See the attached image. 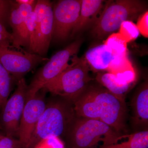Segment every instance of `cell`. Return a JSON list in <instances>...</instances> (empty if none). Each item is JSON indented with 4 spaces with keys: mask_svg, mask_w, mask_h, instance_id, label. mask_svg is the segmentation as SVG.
Segmentation results:
<instances>
[{
    "mask_svg": "<svg viewBox=\"0 0 148 148\" xmlns=\"http://www.w3.org/2000/svg\"><path fill=\"white\" fill-rule=\"evenodd\" d=\"M73 105L77 117L100 121L120 134L126 131L127 110L125 99L101 85H88Z\"/></svg>",
    "mask_w": 148,
    "mask_h": 148,
    "instance_id": "1",
    "label": "cell"
},
{
    "mask_svg": "<svg viewBox=\"0 0 148 148\" xmlns=\"http://www.w3.org/2000/svg\"><path fill=\"white\" fill-rule=\"evenodd\" d=\"M97 120L76 116L64 137L69 148H100L127 138Z\"/></svg>",
    "mask_w": 148,
    "mask_h": 148,
    "instance_id": "2",
    "label": "cell"
},
{
    "mask_svg": "<svg viewBox=\"0 0 148 148\" xmlns=\"http://www.w3.org/2000/svg\"><path fill=\"white\" fill-rule=\"evenodd\" d=\"M76 117L73 103L64 98L47 105L27 148H35L51 137L64 138Z\"/></svg>",
    "mask_w": 148,
    "mask_h": 148,
    "instance_id": "3",
    "label": "cell"
},
{
    "mask_svg": "<svg viewBox=\"0 0 148 148\" xmlns=\"http://www.w3.org/2000/svg\"><path fill=\"white\" fill-rule=\"evenodd\" d=\"M71 60V64L42 89L73 103L93 79L90 76V68L84 58H79L76 54Z\"/></svg>",
    "mask_w": 148,
    "mask_h": 148,
    "instance_id": "4",
    "label": "cell"
},
{
    "mask_svg": "<svg viewBox=\"0 0 148 148\" xmlns=\"http://www.w3.org/2000/svg\"><path fill=\"white\" fill-rule=\"evenodd\" d=\"M146 2L140 0H117L106 2L104 9L91 33L98 39L119 29L123 22L134 21L146 11Z\"/></svg>",
    "mask_w": 148,
    "mask_h": 148,
    "instance_id": "5",
    "label": "cell"
},
{
    "mask_svg": "<svg viewBox=\"0 0 148 148\" xmlns=\"http://www.w3.org/2000/svg\"><path fill=\"white\" fill-rule=\"evenodd\" d=\"M82 40H76L49 59L46 64L37 73L28 86L27 99L34 96L43 86L57 77L69 65V61L78 52Z\"/></svg>",
    "mask_w": 148,
    "mask_h": 148,
    "instance_id": "6",
    "label": "cell"
},
{
    "mask_svg": "<svg viewBox=\"0 0 148 148\" xmlns=\"http://www.w3.org/2000/svg\"><path fill=\"white\" fill-rule=\"evenodd\" d=\"M82 0H60L52 5V40L61 42L71 34L79 16Z\"/></svg>",
    "mask_w": 148,
    "mask_h": 148,
    "instance_id": "7",
    "label": "cell"
},
{
    "mask_svg": "<svg viewBox=\"0 0 148 148\" xmlns=\"http://www.w3.org/2000/svg\"><path fill=\"white\" fill-rule=\"evenodd\" d=\"M16 84L15 91L2 109L1 124L6 136H18V127L27 100L28 90L25 79L22 78Z\"/></svg>",
    "mask_w": 148,
    "mask_h": 148,
    "instance_id": "8",
    "label": "cell"
},
{
    "mask_svg": "<svg viewBox=\"0 0 148 148\" xmlns=\"http://www.w3.org/2000/svg\"><path fill=\"white\" fill-rule=\"evenodd\" d=\"M48 60L35 53L0 46V63L16 82L38 65Z\"/></svg>",
    "mask_w": 148,
    "mask_h": 148,
    "instance_id": "9",
    "label": "cell"
},
{
    "mask_svg": "<svg viewBox=\"0 0 148 148\" xmlns=\"http://www.w3.org/2000/svg\"><path fill=\"white\" fill-rule=\"evenodd\" d=\"M39 92L26 100L18 132V140L22 148H27L35 127L47 105L43 95Z\"/></svg>",
    "mask_w": 148,
    "mask_h": 148,
    "instance_id": "10",
    "label": "cell"
},
{
    "mask_svg": "<svg viewBox=\"0 0 148 148\" xmlns=\"http://www.w3.org/2000/svg\"><path fill=\"white\" fill-rule=\"evenodd\" d=\"M36 6V5H35ZM35 6L29 5L19 4L12 1L8 23L12 29V42L11 47L19 49L21 47L29 48V38L27 19Z\"/></svg>",
    "mask_w": 148,
    "mask_h": 148,
    "instance_id": "11",
    "label": "cell"
},
{
    "mask_svg": "<svg viewBox=\"0 0 148 148\" xmlns=\"http://www.w3.org/2000/svg\"><path fill=\"white\" fill-rule=\"evenodd\" d=\"M52 3L49 1L43 17L35 31V38L30 53L44 57L52 40L53 30V10Z\"/></svg>",
    "mask_w": 148,
    "mask_h": 148,
    "instance_id": "12",
    "label": "cell"
},
{
    "mask_svg": "<svg viewBox=\"0 0 148 148\" xmlns=\"http://www.w3.org/2000/svg\"><path fill=\"white\" fill-rule=\"evenodd\" d=\"M106 3L102 0H82L78 19L71 34L74 36L89 27H93L101 16Z\"/></svg>",
    "mask_w": 148,
    "mask_h": 148,
    "instance_id": "13",
    "label": "cell"
},
{
    "mask_svg": "<svg viewBox=\"0 0 148 148\" xmlns=\"http://www.w3.org/2000/svg\"><path fill=\"white\" fill-rule=\"evenodd\" d=\"M133 112L132 124L135 127H142L148 129V84L147 81L138 88L132 100Z\"/></svg>",
    "mask_w": 148,
    "mask_h": 148,
    "instance_id": "14",
    "label": "cell"
},
{
    "mask_svg": "<svg viewBox=\"0 0 148 148\" xmlns=\"http://www.w3.org/2000/svg\"><path fill=\"white\" fill-rule=\"evenodd\" d=\"M113 57L112 50L108 46L103 44L88 49L85 53L84 58L90 70L98 73L108 71Z\"/></svg>",
    "mask_w": 148,
    "mask_h": 148,
    "instance_id": "15",
    "label": "cell"
},
{
    "mask_svg": "<svg viewBox=\"0 0 148 148\" xmlns=\"http://www.w3.org/2000/svg\"><path fill=\"white\" fill-rule=\"evenodd\" d=\"M95 79L107 90L114 95L123 99L132 85L116 75L109 72L98 73Z\"/></svg>",
    "mask_w": 148,
    "mask_h": 148,
    "instance_id": "16",
    "label": "cell"
},
{
    "mask_svg": "<svg viewBox=\"0 0 148 148\" xmlns=\"http://www.w3.org/2000/svg\"><path fill=\"white\" fill-rule=\"evenodd\" d=\"M127 141L100 148H148V130L128 135Z\"/></svg>",
    "mask_w": 148,
    "mask_h": 148,
    "instance_id": "17",
    "label": "cell"
},
{
    "mask_svg": "<svg viewBox=\"0 0 148 148\" xmlns=\"http://www.w3.org/2000/svg\"><path fill=\"white\" fill-rule=\"evenodd\" d=\"M12 81L10 74L0 63V108L3 109L8 99Z\"/></svg>",
    "mask_w": 148,
    "mask_h": 148,
    "instance_id": "18",
    "label": "cell"
},
{
    "mask_svg": "<svg viewBox=\"0 0 148 148\" xmlns=\"http://www.w3.org/2000/svg\"><path fill=\"white\" fill-rule=\"evenodd\" d=\"M127 43L119 33H114L103 44L110 48L114 55H122L127 54Z\"/></svg>",
    "mask_w": 148,
    "mask_h": 148,
    "instance_id": "19",
    "label": "cell"
},
{
    "mask_svg": "<svg viewBox=\"0 0 148 148\" xmlns=\"http://www.w3.org/2000/svg\"><path fill=\"white\" fill-rule=\"evenodd\" d=\"M133 69L134 68L128 58L127 54L122 55H113L107 72L116 75Z\"/></svg>",
    "mask_w": 148,
    "mask_h": 148,
    "instance_id": "20",
    "label": "cell"
},
{
    "mask_svg": "<svg viewBox=\"0 0 148 148\" xmlns=\"http://www.w3.org/2000/svg\"><path fill=\"white\" fill-rule=\"evenodd\" d=\"M119 33L127 43L136 39L140 35L136 24L130 21H125L122 23Z\"/></svg>",
    "mask_w": 148,
    "mask_h": 148,
    "instance_id": "21",
    "label": "cell"
},
{
    "mask_svg": "<svg viewBox=\"0 0 148 148\" xmlns=\"http://www.w3.org/2000/svg\"><path fill=\"white\" fill-rule=\"evenodd\" d=\"M12 6V1L0 0V23L3 26L8 23Z\"/></svg>",
    "mask_w": 148,
    "mask_h": 148,
    "instance_id": "22",
    "label": "cell"
},
{
    "mask_svg": "<svg viewBox=\"0 0 148 148\" xmlns=\"http://www.w3.org/2000/svg\"><path fill=\"white\" fill-rule=\"evenodd\" d=\"M137 28L139 32L143 36L148 37V12L146 11L138 17L137 21Z\"/></svg>",
    "mask_w": 148,
    "mask_h": 148,
    "instance_id": "23",
    "label": "cell"
},
{
    "mask_svg": "<svg viewBox=\"0 0 148 148\" xmlns=\"http://www.w3.org/2000/svg\"><path fill=\"white\" fill-rule=\"evenodd\" d=\"M0 148H23L18 140L3 135L0 138Z\"/></svg>",
    "mask_w": 148,
    "mask_h": 148,
    "instance_id": "24",
    "label": "cell"
},
{
    "mask_svg": "<svg viewBox=\"0 0 148 148\" xmlns=\"http://www.w3.org/2000/svg\"><path fill=\"white\" fill-rule=\"evenodd\" d=\"M40 143L47 148H64V143L57 137H51Z\"/></svg>",
    "mask_w": 148,
    "mask_h": 148,
    "instance_id": "25",
    "label": "cell"
},
{
    "mask_svg": "<svg viewBox=\"0 0 148 148\" xmlns=\"http://www.w3.org/2000/svg\"><path fill=\"white\" fill-rule=\"evenodd\" d=\"M11 42L8 40L0 34V46L11 48Z\"/></svg>",
    "mask_w": 148,
    "mask_h": 148,
    "instance_id": "26",
    "label": "cell"
},
{
    "mask_svg": "<svg viewBox=\"0 0 148 148\" xmlns=\"http://www.w3.org/2000/svg\"><path fill=\"white\" fill-rule=\"evenodd\" d=\"M15 1L19 4L29 5L34 6L36 5L37 2L36 0H16Z\"/></svg>",
    "mask_w": 148,
    "mask_h": 148,
    "instance_id": "27",
    "label": "cell"
},
{
    "mask_svg": "<svg viewBox=\"0 0 148 148\" xmlns=\"http://www.w3.org/2000/svg\"><path fill=\"white\" fill-rule=\"evenodd\" d=\"M35 148H47L45 147L41 143H40L38 146H37Z\"/></svg>",
    "mask_w": 148,
    "mask_h": 148,
    "instance_id": "28",
    "label": "cell"
},
{
    "mask_svg": "<svg viewBox=\"0 0 148 148\" xmlns=\"http://www.w3.org/2000/svg\"><path fill=\"white\" fill-rule=\"evenodd\" d=\"M3 136V135H1V134H0V138H2V137Z\"/></svg>",
    "mask_w": 148,
    "mask_h": 148,
    "instance_id": "29",
    "label": "cell"
}]
</instances>
